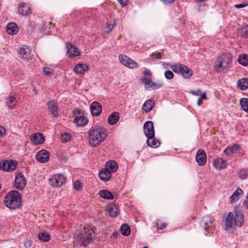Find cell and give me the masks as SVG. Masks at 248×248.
I'll use <instances>...</instances> for the list:
<instances>
[{"mask_svg":"<svg viewBox=\"0 0 248 248\" xmlns=\"http://www.w3.org/2000/svg\"><path fill=\"white\" fill-rule=\"evenodd\" d=\"M107 132L104 128L96 127L92 129L89 133V143L92 146L96 147L106 138Z\"/></svg>","mask_w":248,"mask_h":248,"instance_id":"6da1fadb","label":"cell"},{"mask_svg":"<svg viewBox=\"0 0 248 248\" xmlns=\"http://www.w3.org/2000/svg\"><path fill=\"white\" fill-rule=\"evenodd\" d=\"M4 204L11 209H16L22 203V197L19 192L15 190L10 191L7 194L4 200Z\"/></svg>","mask_w":248,"mask_h":248,"instance_id":"7a4b0ae2","label":"cell"},{"mask_svg":"<svg viewBox=\"0 0 248 248\" xmlns=\"http://www.w3.org/2000/svg\"><path fill=\"white\" fill-rule=\"evenodd\" d=\"M232 62V56L230 54L225 53L220 55L215 63V68L218 71H224L229 67Z\"/></svg>","mask_w":248,"mask_h":248,"instance_id":"3957f363","label":"cell"},{"mask_svg":"<svg viewBox=\"0 0 248 248\" xmlns=\"http://www.w3.org/2000/svg\"><path fill=\"white\" fill-rule=\"evenodd\" d=\"M173 71L178 74H180L183 77L190 78L192 76L193 72L186 66L181 64H176L172 67Z\"/></svg>","mask_w":248,"mask_h":248,"instance_id":"277c9868","label":"cell"},{"mask_svg":"<svg viewBox=\"0 0 248 248\" xmlns=\"http://www.w3.org/2000/svg\"><path fill=\"white\" fill-rule=\"evenodd\" d=\"M66 182V178L62 174H56L53 175L49 180V184L53 187H59L64 185Z\"/></svg>","mask_w":248,"mask_h":248,"instance_id":"5b68a950","label":"cell"},{"mask_svg":"<svg viewBox=\"0 0 248 248\" xmlns=\"http://www.w3.org/2000/svg\"><path fill=\"white\" fill-rule=\"evenodd\" d=\"M119 59L121 63L129 68L134 69L137 67V63L135 62L124 54H121L119 57Z\"/></svg>","mask_w":248,"mask_h":248,"instance_id":"8992f818","label":"cell"},{"mask_svg":"<svg viewBox=\"0 0 248 248\" xmlns=\"http://www.w3.org/2000/svg\"><path fill=\"white\" fill-rule=\"evenodd\" d=\"M18 162L15 160H4L1 163L2 170L7 172H11L14 171L17 166Z\"/></svg>","mask_w":248,"mask_h":248,"instance_id":"52a82bcc","label":"cell"},{"mask_svg":"<svg viewBox=\"0 0 248 248\" xmlns=\"http://www.w3.org/2000/svg\"><path fill=\"white\" fill-rule=\"evenodd\" d=\"M235 221L236 225L239 227L242 226L244 224V214L240 206H237L235 207Z\"/></svg>","mask_w":248,"mask_h":248,"instance_id":"ba28073f","label":"cell"},{"mask_svg":"<svg viewBox=\"0 0 248 248\" xmlns=\"http://www.w3.org/2000/svg\"><path fill=\"white\" fill-rule=\"evenodd\" d=\"M26 181L25 178L22 174H18L17 175L15 181L14 186L18 190H22L26 186Z\"/></svg>","mask_w":248,"mask_h":248,"instance_id":"9c48e42d","label":"cell"},{"mask_svg":"<svg viewBox=\"0 0 248 248\" xmlns=\"http://www.w3.org/2000/svg\"><path fill=\"white\" fill-rule=\"evenodd\" d=\"M145 136L149 138H152L155 136V131L153 124L151 121H147L144 124V127Z\"/></svg>","mask_w":248,"mask_h":248,"instance_id":"30bf717a","label":"cell"},{"mask_svg":"<svg viewBox=\"0 0 248 248\" xmlns=\"http://www.w3.org/2000/svg\"><path fill=\"white\" fill-rule=\"evenodd\" d=\"M106 212L109 217L112 218H115L118 216V206L114 204L109 205L106 209Z\"/></svg>","mask_w":248,"mask_h":248,"instance_id":"8fae6325","label":"cell"},{"mask_svg":"<svg viewBox=\"0 0 248 248\" xmlns=\"http://www.w3.org/2000/svg\"><path fill=\"white\" fill-rule=\"evenodd\" d=\"M18 11L22 15L27 16L31 13V8L29 4L24 3L19 4Z\"/></svg>","mask_w":248,"mask_h":248,"instance_id":"7c38bea8","label":"cell"},{"mask_svg":"<svg viewBox=\"0 0 248 248\" xmlns=\"http://www.w3.org/2000/svg\"><path fill=\"white\" fill-rule=\"evenodd\" d=\"M196 159L199 165H205L206 162V155L205 152L202 149L199 150L197 153Z\"/></svg>","mask_w":248,"mask_h":248,"instance_id":"4fadbf2b","label":"cell"},{"mask_svg":"<svg viewBox=\"0 0 248 248\" xmlns=\"http://www.w3.org/2000/svg\"><path fill=\"white\" fill-rule=\"evenodd\" d=\"M37 159L39 162L45 163L47 162L49 159V154L46 150L40 151L38 153L37 155Z\"/></svg>","mask_w":248,"mask_h":248,"instance_id":"5bb4252c","label":"cell"},{"mask_svg":"<svg viewBox=\"0 0 248 248\" xmlns=\"http://www.w3.org/2000/svg\"><path fill=\"white\" fill-rule=\"evenodd\" d=\"M91 111L94 116H99L102 112V107L99 102H94L91 106Z\"/></svg>","mask_w":248,"mask_h":248,"instance_id":"9a60e30c","label":"cell"},{"mask_svg":"<svg viewBox=\"0 0 248 248\" xmlns=\"http://www.w3.org/2000/svg\"><path fill=\"white\" fill-rule=\"evenodd\" d=\"M31 140L34 144H36V145H39V144H42L44 143L45 138H44V136L41 133H36L31 136Z\"/></svg>","mask_w":248,"mask_h":248,"instance_id":"2e32d148","label":"cell"},{"mask_svg":"<svg viewBox=\"0 0 248 248\" xmlns=\"http://www.w3.org/2000/svg\"><path fill=\"white\" fill-rule=\"evenodd\" d=\"M19 54L21 56L26 60L31 59L32 52L30 48L27 46H24L19 49Z\"/></svg>","mask_w":248,"mask_h":248,"instance_id":"e0dca14e","label":"cell"},{"mask_svg":"<svg viewBox=\"0 0 248 248\" xmlns=\"http://www.w3.org/2000/svg\"><path fill=\"white\" fill-rule=\"evenodd\" d=\"M6 30L8 34L10 35H15L19 31L18 25L15 23H10L8 24L6 27Z\"/></svg>","mask_w":248,"mask_h":248,"instance_id":"ac0fdd59","label":"cell"},{"mask_svg":"<svg viewBox=\"0 0 248 248\" xmlns=\"http://www.w3.org/2000/svg\"><path fill=\"white\" fill-rule=\"evenodd\" d=\"M243 195V191L240 188H238L234 193H233L230 198V203H236L239 201Z\"/></svg>","mask_w":248,"mask_h":248,"instance_id":"d6986e66","label":"cell"},{"mask_svg":"<svg viewBox=\"0 0 248 248\" xmlns=\"http://www.w3.org/2000/svg\"><path fill=\"white\" fill-rule=\"evenodd\" d=\"M234 227V216L232 213H229L225 221V228L229 230Z\"/></svg>","mask_w":248,"mask_h":248,"instance_id":"ffe728a7","label":"cell"},{"mask_svg":"<svg viewBox=\"0 0 248 248\" xmlns=\"http://www.w3.org/2000/svg\"><path fill=\"white\" fill-rule=\"evenodd\" d=\"M214 166L218 170H222L227 167V162L221 158H218L214 161Z\"/></svg>","mask_w":248,"mask_h":248,"instance_id":"44dd1931","label":"cell"},{"mask_svg":"<svg viewBox=\"0 0 248 248\" xmlns=\"http://www.w3.org/2000/svg\"><path fill=\"white\" fill-rule=\"evenodd\" d=\"M67 48L68 53L70 55H74V56H78V55H80V53L78 48L71 43H68L67 45Z\"/></svg>","mask_w":248,"mask_h":248,"instance_id":"7402d4cb","label":"cell"},{"mask_svg":"<svg viewBox=\"0 0 248 248\" xmlns=\"http://www.w3.org/2000/svg\"><path fill=\"white\" fill-rule=\"evenodd\" d=\"M111 173L107 169H102L99 173V176L100 179L105 181L109 180L111 178Z\"/></svg>","mask_w":248,"mask_h":248,"instance_id":"603a6c76","label":"cell"},{"mask_svg":"<svg viewBox=\"0 0 248 248\" xmlns=\"http://www.w3.org/2000/svg\"><path fill=\"white\" fill-rule=\"evenodd\" d=\"M88 118L84 116H79L77 117L75 120V123L76 124L80 127H84L86 126L88 123Z\"/></svg>","mask_w":248,"mask_h":248,"instance_id":"cb8c5ba5","label":"cell"},{"mask_svg":"<svg viewBox=\"0 0 248 248\" xmlns=\"http://www.w3.org/2000/svg\"><path fill=\"white\" fill-rule=\"evenodd\" d=\"M106 169L108 171L112 173L116 172L118 169V165L117 163L114 161H108L106 164Z\"/></svg>","mask_w":248,"mask_h":248,"instance_id":"d4e9b609","label":"cell"},{"mask_svg":"<svg viewBox=\"0 0 248 248\" xmlns=\"http://www.w3.org/2000/svg\"><path fill=\"white\" fill-rule=\"evenodd\" d=\"M88 69V67L87 65L84 63H80L77 64L74 68V70L75 72L78 74H83Z\"/></svg>","mask_w":248,"mask_h":248,"instance_id":"484cf974","label":"cell"},{"mask_svg":"<svg viewBox=\"0 0 248 248\" xmlns=\"http://www.w3.org/2000/svg\"><path fill=\"white\" fill-rule=\"evenodd\" d=\"M155 106V102L152 99L147 100L143 105V109L146 113H148L151 111Z\"/></svg>","mask_w":248,"mask_h":248,"instance_id":"4316f807","label":"cell"},{"mask_svg":"<svg viewBox=\"0 0 248 248\" xmlns=\"http://www.w3.org/2000/svg\"><path fill=\"white\" fill-rule=\"evenodd\" d=\"M147 143L148 146L153 148H158L160 145V142L155 138H148L147 140Z\"/></svg>","mask_w":248,"mask_h":248,"instance_id":"83f0119b","label":"cell"},{"mask_svg":"<svg viewBox=\"0 0 248 248\" xmlns=\"http://www.w3.org/2000/svg\"><path fill=\"white\" fill-rule=\"evenodd\" d=\"M119 119V115L117 112L111 114L108 119V123L111 125H114Z\"/></svg>","mask_w":248,"mask_h":248,"instance_id":"f1b7e54d","label":"cell"},{"mask_svg":"<svg viewBox=\"0 0 248 248\" xmlns=\"http://www.w3.org/2000/svg\"><path fill=\"white\" fill-rule=\"evenodd\" d=\"M240 146L237 144H233L228 147L225 150V153L227 155H231L236 152L240 149Z\"/></svg>","mask_w":248,"mask_h":248,"instance_id":"f546056e","label":"cell"},{"mask_svg":"<svg viewBox=\"0 0 248 248\" xmlns=\"http://www.w3.org/2000/svg\"><path fill=\"white\" fill-rule=\"evenodd\" d=\"M237 86L242 90H245L248 88V78H243L237 82Z\"/></svg>","mask_w":248,"mask_h":248,"instance_id":"4dcf8cb0","label":"cell"},{"mask_svg":"<svg viewBox=\"0 0 248 248\" xmlns=\"http://www.w3.org/2000/svg\"><path fill=\"white\" fill-rule=\"evenodd\" d=\"M151 73L149 71L145 70L144 71L143 77V81L145 84V85H147L152 82L151 80Z\"/></svg>","mask_w":248,"mask_h":248,"instance_id":"1f68e13d","label":"cell"},{"mask_svg":"<svg viewBox=\"0 0 248 248\" xmlns=\"http://www.w3.org/2000/svg\"><path fill=\"white\" fill-rule=\"evenodd\" d=\"M48 108L51 114L54 116L57 115V106L54 101H51L48 103Z\"/></svg>","mask_w":248,"mask_h":248,"instance_id":"d6a6232c","label":"cell"},{"mask_svg":"<svg viewBox=\"0 0 248 248\" xmlns=\"http://www.w3.org/2000/svg\"><path fill=\"white\" fill-rule=\"evenodd\" d=\"M121 233L122 235L128 236L130 235L131 233V229L127 224H123L121 227Z\"/></svg>","mask_w":248,"mask_h":248,"instance_id":"836d02e7","label":"cell"},{"mask_svg":"<svg viewBox=\"0 0 248 248\" xmlns=\"http://www.w3.org/2000/svg\"><path fill=\"white\" fill-rule=\"evenodd\" d=\"M99 195H100V196L104 199H109V200L114 199V196L113 194L108 190H101L99 192Z\"/></svg>","mask_w":248,"mask_h":248,"instance_id":"e575fe53","label":"cell"},{"mask_svg":"<svg viewBox=\"0 0 248 248\" xmlns=\"http://www.w3.org/2000/svg\"><path fill=\"white\" fill-rule=\"evenodd\" d=\"M239 62L243 66H248V55L245 54H241L239 58Z\"/></svg>","mask_w":248,"mask_h":248,"instance_id":"d590c367","label":"cell"},{"mask_svg":"<svg viewBox=\"0 0 248 248\" xmlns=\"http://www.w3.org/2000/svg\"><path fill=\"white\" fill-rule=\"evenodd\" d=\"M38 239L41 241L45 242H48L49 240H51V236L48 233H46V232H42L39 234Z\"/></svg>","mask_w":248,"mask_h":248,"instance_id":"8d00e7d4","label":"cell"},{"mask_svg":"<svg viewBox=\"0 0 248 248\" xmlns=\"http://www.w3.org/2000/svg\"><path fill=\"white\" fill-rule=\"evenodd\" d=\"M240 105L242 108L248 113V99H242L240 100Z\"/></svg>","mask_w":248,"mask_h":248,"instance_id":"74e56055","label":"cell"},{"mask_svg":"<svg viewBox=\"0 0 248 248\" xmlns=\"http://www.w3.org/2000/svg\"><path fill=\"white\" fill-rule=\"evenodd\" d=\"M17 99L14 96L10 97L8 99V104L10 107H13L16 105Z\"/></svg>","mask_w":248,"mask_h":248,"instance_id":"f35d334b","label":"cell"},{"mask_svg":"<svg viewBox=\"0 0 248 248\" xmlns=\"http://www.w3.org/2000/svg\"><path fill=\"white\" fill-rule=\"evenodd\" d=\"M71 138V135L69 133H64L62 135L61 140L63 143H67L70 141Z\"/></svg>","mask_w":248,"mask_h":248,"instance_id":"ab89813d","label":"cell"},{"mask_svg":"<svg viewBox=\"0 0 248 248\" xmlns=\"http://www.w3.org/2000/svg\"><path fill=\"white\" fill-rule=\"evenodd\" d=\"M160 87V85H158L157 84L155 83H151L150 84H148L147 85H145V87L147 90H154V89H157Z\"/></svg>","mask_w":248,"mask_h":248,"instance_id":"60d3db41","label":"cell"},{"mask_svg":"<svg viewBox=\"0 0 248 248\" xmlns=\"http://www.w3.org/2000/svg\"><path fill=\"white\" fill-rule=\"evenodd\" d=\"M239 175H240V178L241 179H245L248 176V172L247 170H245V169H242L240 171Z\"/></svg>","mask_w":248,"mask_h":248,"instance_id":"b9f144b4","label":"cell"},{"mask_svg":"<svg viewBox=\"0 0 248 248\" xmlns=\"http://www.w3.org/2000/svg\"><path fill=\"white\" fill-rule=\"evenodd\" d=\"M157 226L159 229H163L166 227L167 224L161 220H158L157 221Z\"/></svg>","mask_w":248,"mask_h":248,"instance_id":"7bdbcfd3","label":"cell"},{"mask_svg":"<svg viewBox=\"0 0 248 248\" xmlns=\"http://www.w3.org/2000/svg\"><path fill=\"white\" fill-rule=\"evenodd\" d=\"M74 188H75V189L76 190H81L82 188V183H81L79 181H76L74 182Z\"/></svg>","mask_w":248,"mask_h":248,"instance_id":"ee69618b","label":"cell"},{"mask_svg":"<svg viewBox=\"0 0 248 248\" xmlns=\"http://www.w3.org/2000/svg\"><path fill=\"white\" fill-rule=\"evenodd\" d=\"M165 76L166 78L167 79L169 80H171L174 78V75L173 74V72L171 71H167L165 72Z\"/></svg>","mask_w":248,"mask_h":248,"instance_id":"f6af8a7d","label":"cell"},{"mask_svg":"<svg viewBox=\"0 0 248 248\" xmlns=\"http://www.w3.org/2000/svg\"><path fill=\"white\" fill-rule=\"evenodd\" d=\"M243 33L246 37H248V25L244 26L243 28Z\"/></svg>","mask_w":248,"mask_h":248,"instance_id":"bcb514c9","label":"cell"},{"mask_svg":"<svg viewBox=\"0 0 248 248\" xmlns=\"http://www.w3.org/2000/svg\"><path fill=\"white\" fill-rule=\"evenodd\" d=\"M1 137H3V136H4V135L6 134V130L2 126L1 127Z\"/></svg>","mask_w":248,"mask_h":248,"instance_id":"7dc6e473","label":"cell"},{"mask_svg":"<svg viewBox=\"0 0 248 248\" xmlns=\"http://www.w3.org/2000/svg\"><path fill=\"white\" fill-rule=\"evenodd\" d=\"M244 205L245 207L248 208V195L247 196L246 199H245L244 201Z\"/></svg>","mask_w":248,"mask_h":248,"instance_id":"c3c4849f","label":"cell"},{"mask_svg":"<svg viewBox=\"0 0 248 248\" xmlns=\"http://www.w3.org/2000/svg\"><path fill=\"white\" fill-rule=\"evenodd\" d=\"M247 5H248V4H239V5H237V6H235V7H236V8H243V7H246V6H247Z\"/></svg>","mask_w":248,"mask_h":248,"instance_id":"681fc988","label":"cell"},{"mask_svg":"<svg viewBox=\"0 0 248 248\" xmlns=\"http://www.w3.org/2000/svg\"><path fill=\"white\" fill-rule=\"evenodd\" d=\"M144 248H148V247H144Z\"/></svg>","mask_w":248,"mask_h":248,"instance_id":"f907efd6","label":"cell"}]
</instances>
